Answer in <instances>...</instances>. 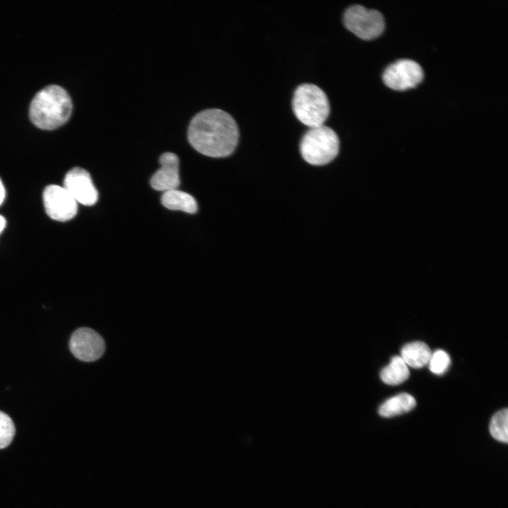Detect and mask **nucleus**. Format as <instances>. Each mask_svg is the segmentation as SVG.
I'll list each match as a JSON object with an SVG mask.
<instances>
[{"label": "nucleus", "instance_id": "f257e3e1", "mask_svg": "<svg viewBox=\"0 0 508 508\" xmlns=\"http://www.w3.org/2000/svg\"><path fill=\"white\" fill-rule=\"evenodd\" d=\"M187 137L198 152L211 157H224L235 150L239 131L231 115L220 109L210 108L193 116Z\"/></svg>", "mask_w": 508, "mask_h": 508}, {"label": "nucleus", "instance_id": "f03ea898", "mask_svg": "<svg viewBox=\"0 0 508 508\" xmlns=\"http://www.w3.org/2000/svg\"><path fill=\"white\" fill-rule=\"evenodd\" d=\"M72 108L68 92L59 85H50L35 95L30 106L29 116L37 127L54 130L68 120Z\"/></svg>", "mask_w": 508, "mask_h": 508}, {"label": "nucleus", "instance_id": "7ed1b4c3", "mask_svg": "<svg viewBox=\"0 0 508 508\" xmlns=\"http://www.w3.org/2000/svg\"><path fill=\"white\" fill-rule=\"evenodd\" d=\"M292 109L296 117L309 128L324 125L330 105L325 92L311 83L298 85L294 91Z\"/></svg>", "mask_w": 508, "mask_h": 508}, {"label": "nucleus", "instance_id": "20e7f679", "mask_svg": "<svg viewBox=\"0 0 508 508\" xmlns=\"http://www.w3.org/2000/svg\"><path fill=\"white\" fill-rule=\"evenodd\" d=\"M339 150L337 134L331 128L322 125L310 128L300 143V152L303 159L315 166L332 162Z\"/></svg>", "mask_w": 508, "mask_h": 508}, {"label": "nucleus", "instance_id": "39448f33", "mask_svg": "<svg viewBox=\"0 0 508 508\" xmlns=\"http://www.w3.org/2000/svg\"><path fill=\"white\" fill-rule=\"evenodd\" d=\"M345 27L358 37L373 40L380 36L385 29L382 15L374 9H368L361 5L349 7L344 14Z\"/></svg>", "mask_w": 508, "mask_h": 508}, {"label": "nucleus", "instance_id": "423d86ee", "mask_svg": "<svg viewBox=\"0 0 508 508\" xmlns=\"http://www.w3.org/2000/svg\"><path fill=\"white\" fill-rule=\"evenodd\" d=\"M423 78L421 66L411 59L398 60L386 68L382 74L384 83L394 90L415 87Z\"/></svg>", "mask_w": 508, "mask_h": 508}, {"label": "nucleus", "instance_id": "0eeeda50", "mask_svg": "<svg viewBox=\"0 0 508 508\" xmlns=\"http://www.w3.org/2000/svg\"><path fill=\"white\" fill-rule=\"evenodd\" d=\"M42 198L47 215L54 220L66 222L77 214L78 202L63 186H47Z\"/></svg>", "mask_w": 508, "mask_h": 508}, {"label": "nucleus", "instance_id": "6e6552de", "mask_svg": "<svg viewBox=\"0 0 508 508\" xmlns=\"http://www.w3.org/2000/svg\"><path fill=\"white\" fill-rule=\"evenodd\" d=\"M69 349L76 358L90 362L102 356L105 350V343L102 337L92 329L80 327L72 334Z\"/></svg>", "mask_w": 508, "mask_h": 508}, {"label": "nucleus", "instance_id": "1a4fd4ad", "mask_svg": "<svg viewBox=\"0 0 508 508\" xmlns=\"http://www.w3.org/2000/svg\"><path fill=\"white\" fill-rule=\"evenodd\" d=\"M63 187L78 203L83 205L92 206L98 200V192L90 174L83 168L69 170L64 177Z\"/></svg>", "mask_w": 508, "mask_h": 508}, {"label": "nucleus", "instance_id": "9d476101", "mask_svg": "<svg viewBox=\"0 0 508 508\" xmlns=\"http://www.w3.org/2000/svg\"><path fill=\"white\" fill-rule=\"evenodd\" d=\"M160 168L150 179L152 188L158 191L178 189L180 185L179 159L170 152L162 153L159 159Z\"/></svg>", "mask_w": 508, "mask_h": 508}, {"label": "nucleus", "instance_id": "9b49d317", "mask_svg": "<svg viewBox=\"0 0 508 508\" xmlns=\"http://www.w3.org/2000/svg\"><path fill=\"white\" fill-rule=\"evenodd\" d=\"M161 202L164 207L171 210H179L189 214L198 211L195 199L190 194L174 189L163 193Z\"/></svg>", "mask_w": 508, "mask_h": 508}, {"label": "nucleus", "instance_id": "f8f14e48", "mask_svg": "<svg viewBox=\"0 0 508 508\" xmlns=\"http://www.w3.org/2000/svg\"><path fill=\"white\" fill-rule=\"evenodd\" d=\"M432 352L423 341H413L405 344L401 350V358L406 365L421 368L428 364Z\"/></svg>", "mask_w": 508, "mask_h": 508}, {"label": "nucleus", "instance_id": "ddd939ff", "mask_svg": "<svg viewBox=\"0 0 508 508\" xmlns=\"http://www.w3.org/2000/svg\"><path fill=\"white\" fill-rule=\"evenodd\" d=\"M416 404L414 397L407 393H401L385 401L379 408L380 416L389 418L406 413Z\"/></svg>", "mask_w": 508, "mask_h": 508}, {"label": "nucleus", "instance_id": "4468645a", "mask_svg": "<svg viewBox=\"0 0 508 508\" xmlns=\"http://www.w3.org/2000/svg\"><path fill=\"white\" fill-rule=\"evenodd\" d=\"M409 376V368L399 356L392 357L389 364L380 372L381 380L389 385H399L406 380Z\"/></svg>", "mask_w": 508, "mask_h": 508}, {"label": "nucleus", "instance_id": "2eb2a0df", "mask_svg": "<svg viewBox=\"0 0 508 508\" xmlns=\"http://www.w3.org/2000/svg\"><path fill=\"white\" fill-rule=\"evenodd\" d=\"M508 410L504 409L495 413L491 418L489 430L496 440L507 443L508 442Z\"/></svg>", "mask_w": 508, "mask_h": 508}, {"label": "nucleus", "instance_id": "dca6fc26", "mask_svg": "<svg viewBox=\"0 0 508 508\" xmlns=\"http://www.w3.org/2000/svg\"><path fill=\"white\" fill-rule=\"evenodd\" d=\"M16 433L15 425L6 413L0 411V449L8 447Z\"/></svg>", "mask_w": 508, "mask_h": 508}, {"label": "nucleus", "instance_id": "f3484780", "mask_svg": "<svg viewBox=\"0 0 508 508\" xmlns=\"http://www.w3.org/2000/svg\"><path fill=\"white\" fill-rule=\"evenodd\" d=\"M449 356L443 350H437L432 353L428 362L430 370L436 375L443 374L450 364Z\"/></svg>", "mask_w": 508, "mask_h": 508}, {"label": "nucleus", "instance_id": "a211bd4d", "mask_svg": "<svg viewBox=\"0 0 508 508\" xmlns=\"http://www.w3.org/2000/svg\"><path fill=\"white\" fill-rule=\"evenodd\" d=\"M5 197H6L5 188H4V186L0 179V205L4 201Z\"/></svg>", "mask_w": 508, "mask_h": 508}, {"label": "nucleus", "instance_id": "6ab92c4d", "mask_svg": "<svg viewBox=\"0 0 508 508\" xmlns=\"http://www.w3.org/2000/svg\"><path fill=\"white\" fill-rule=\"evenodd\" d=\"M6 219L3 216L0 215V234H1V232L6 227Z\"/></svg>", "mask_w": 508, "mask_h": 508}]
</instances>
